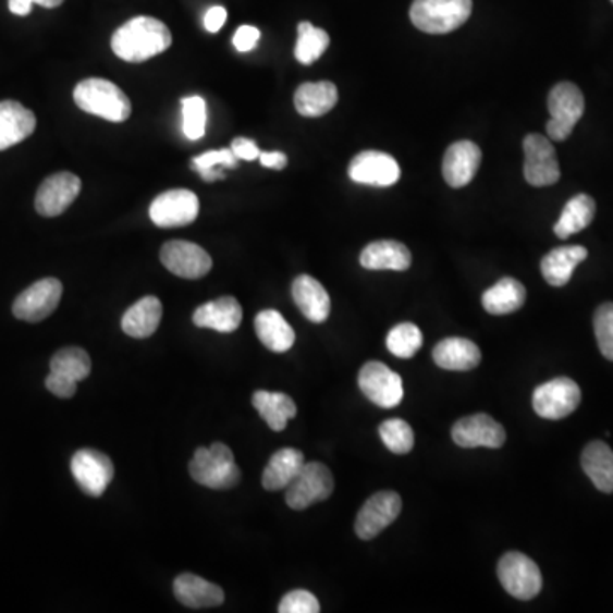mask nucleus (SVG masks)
<instances>
[{
	"label": "nucleus",
	"instance_id": "nucleus-36",
	"mask_svg": "<svg viewBox=\"0 0 613 613\" xmlns=\"http://www.w3.org/2000/svg\"><path fill=\"white\" fill-rule=\"evenodd\" d=\"M90 368H93L90 356L83 348H77V346L60 350L50 361V370L53 373L69 377V379L75 380L77 383L83 382V380L89 377Z\"/></svg>",
	"mask_w": 613,
	"mask_h": 613
},
{
	"label": "nucleus",
	"instance_id": "nucleus-19",
	"mask_svg": "<svg viewBox=\"0 0 613 613\" xmlns=\"http://www.w3.org/2000/svg\"><path fill=\"white\" fill-rule=\"evenodd\" d=\"M482 154L474 142L458 140L450 145L443 157V177L452 188H464L476 176Z\"/></svg>",
	"mask_w": 613,
	"mask_h": 613
},
{
	"label": "nucleus",
	"instance_id": "nucleus-32",
	"mask_svg": "<svg viewBox=\"0 0 613 613\" xmlns=\"http://www.w3.org/2000/svg\"><path fill=\"white\" fill-rule=\"evenodd\" d=\"M527 298V290L515 278H501L496 285L486 290L482 307L491 316H506L522 309Z\"/></svg>",
	"mask_w": 613,
	"mask_h": 613
},
{
	"label": "nucleus",
	"instance_id": "nucleus-50",
	"mask_svg": "<svg viewBox=\"0 0 613 613\" xmlns=\"http://www.w3.org/2000/svg\"><path fill=\"white\" fill-rule=\"evenodd\" d=\"M612 4H613V0H612Z\"/></svg>",
	"mask_w": 613,
	"mask_h": 613
},
{
	"label": "nucleus",
	"instance_id": "nucleus-45",
	"mask_svg": "<svg viewBox=\"0 0 613 613\" xmlns=\"http://www.w3.org/2000/svg\"><path fill=\"white\" fill-rule=\"evenodd\" d=\"M231 149L234 156L237 159H243V161H256V159H259V154H261L255 142L243 137L235 138L232 142Z\"/></svg>",
	"mask_w": 613,
	"mask_h": 613
},
{
	"label": "nucleus",
	"instance_id": "nucleus-33",
	"mask_svg": "<svg viewBox=\"0 0 613 613\" xmlns=\"http://www.w3.org/2000/svg\"><path fill=\"white\" fill-rule=\"evenodd\" d=\"M583 470L598 491L613 492V450L606 443L591 442L581 455Z\"/></svg>",
	"mask_w": 613,
	"mask_h": 613
},
{
	"label": "nucleus",
	"instance_id": "nucleus-40",
	"mask_svg": "<svg viewBox=\"0 0 613 613\" xmlns=\"http://www.w3.org/2000/svg\"><path fill=\"white\" fill-rule=\"evenodd\" d=\"M183 105V130L189 140H199L205 137L207 126V102L199 96L184 98Z\"/></svg>",
	"mask_w": 613,
	"mask_h": 613
},
{
	"label": "nucleus",
	"instance_id": "nucleus-13",
	"mask_svg": "<svg viewBox=\"0 0 613 613\" xmlns=\"http://www.w3.org/2000/svg\"><path fill=\"white\" fill-rule=\"evenodd\" d=\"M403 510V500L394 491L376 492L365 501L356 516L355 531L361 540L376 539L389 525L394 524Z\"/></svg>",
	"mask_w": 613,
	"mask_h": 613
},
{
	"label": "nucleus",
	"instance_id": "nucleus-16",
	"mask_svg": "<svg viewBox=\"0 0 613 613\" xmlns=\"http://www.w3.org/2000/svg\"><path fill=\"white\" fill-rule=\"evenodd\" d=\"M83 189V181L72 172H57L47 177L36 192L35 208L41 217L62 216Z\"/></svg>",
	"mask_w": 613,
	"mask_h": 613
},
{
	"label": "nucleus",
	"instance_id": "nucleus-41",
	"mask_svg": "<svg viewBox=\"0 0 613 613\" xmlns=\"http://www.w3.org/2000/svg\"><path fill=\"white\" fill-rule=\"evenodd\" d=\"M598 348L606 359L613 361V304L600 305L593 319Z\"/></svg>",
	"mask_w": 613,
	"mask_h": 613
},
{
	"label": "nucleus",
	"instance_id": "nucleus-18",
	"mask_svg": "<svg viewBox=\"0 0 613 613\" xmlns=\"http://www.w3.org/2000/svg\"><path fill=\"white\" fill-rule=\"evenodd\" d=\"M453 442L462 449H501L506 442V431L488 415H474L458 419L452 428Z\"/></svg>",
	"mask_w": 613,
	"mask_h": 613
},
{
	"label": "nucleus",
	"instance_id": "nucleus-31",
	"mask_svg": "<svg viewBox=\"0 0 613 613\" xmlns=\"http://www.w3.org/2000/svg\"><path fill=\"white\" fill-rule=\"evenodd\" d=\"M253 406L273 431H283L290 419L297 416V404L283 392L258 391L253 395Z\"/></svg>",
	"mask_w": 613,
	"mask_h": 613
},
{
	"label": "nucleus",
	"instance_id": "nucleus-30",
	"mask_svg": "<svg viewBox=\"0 0 613 613\" xmlns=\"http://www.w3.org/2000/svg\"><path fill=\"white\" fill-rule=\"evenodd\" d=\"M295 110L307 118L324 117L336 106L338 87L328 81L305 83L295 90Z\"/></svg>",
	"mask_w": 613,
	"mask_h": 613
},
{
	"label": "nucleus",
	"instance_id": "nucleus-29",
	"mask_svg": "<svg viewBox=\"0 0 613 613\" xmlns=\"http://www.w3.org/2000/svg\"><path fill=\"white\" fill-rule=\"evenodd\" d=\"M255 328L259 341L270 352L285 353L295 344V331L278 310H261L256 316Z\"/></svg>",
	"mask_w": 613,
	"mask_h": 613
},
{
	"label": "nucleus",
	"instance_id": "nucleus-48",
	"mask_svg": "<svg viewBox=\"0 0 613 613\" xmlns=\"http://www.w3.org/2000/svg\"><path fill=\"white\" fill-rule=\"evenodd\" d=\"M33 4V0H9V11L16 16H28Z\"/></svg>",
	"mask_w": 613,
	"mask_h": 613
},
{
	"label": "nucleus",
	"instance_id": "nucleus-44",
	"mask_svg": "<svg viewBox=\"0 0 613 613\" xmlns=\"http://www.w3.org/2000/svg\"><path fill=\"white\" fill-rule=\"evenodd\" d=\"M259 38H261V32L255 28V26H247V24L246 26H241L234 35L235 50L241 51V53L250 51L256 47Z\"/></svg>",
	"mask_w": 613,
	"mask_h": 613
},
{
	"label": "nucleus",
	"instance_id": "nucleus-21",
	"mask_svg": "<svg viewBox=\"0 0 613 613\" xmlns=\"http://www.w3.org/2000/svg\"><path fill=\"white\" fill-rule=\"evenodd\" d=\"M36 130V117L21 102H0V152L26 140Z\"/></svg>",
	"mask_w": 613,
	"mask_h": 613
},
{
	"label": "nucleus",
	"instance_id": "nucleus-14",
	"mask_svg": "<svg viewBox=\"0 0 613 613\" xmlns=\"http://www.w3.org/2000/svg\"><path fill=\"white\" fill-rule=\"evenodd\" d=\"M199 213V199L189 189L161 193L150 205V220L161 229L189 225Z\"/></svg>",
	"mask_w": 613,
	"mask_h": 613
},
{
	"label": "nucleus",
	"instance_id": "nucleus-46",
	"mask_svg": "<svg viewBox=\"0 0 613 613\" xmlns=\"http://www.w3.org/2000/svg\"><path fill=\"white\" fill-rule=\"evenodd\" d=\"M226 21V11L222 5H216V8H210L205 14V28L208 33H217L222 29L223 24Z\"/></svg>",
	"mask_w": 613,
	"mask_h": 613
},
{
	"label": "nucleus",
	"instance_id": "nucleus-1",
	"mask_svg": "<svg viewBox=\"0 0 613 613\" xmlns=\"http://www.w3.org/2000/svg\"><path fill=\"white\" fill-rule=\"evenodd\" d=\"M171 45L172 35L168 26L150 16L126 21L111 38L114 56L130 63H140L161 56Z\"/></svg>",
	"mask_w": 613,
	"mask_h": 613
},
{
	"label": "nucleus",
	"instance_id": "nucleus-28",
	"mask_svg": "<svg viewBox=\"0 0 613 613\" xmlns=\"http://www.w3.org/2000/svg\"><path fill=\"white\" fill-rule=\"evenodd\" d=\"M304 453L297 449H282L273 453L265 473H262V488L266 491L286 489L304 467Z\"/></svg>",
	"mask_w": 613,
	"mask_h": 613
},
{
	"label": "nucleus",
	"instance_id": "nucleus-39",
	"mask_svg": "<svg viewBox=\"0 0 613 613\" xmlns=\"http://www.w3.org/2000/svg\"><path fill=\"white\" fill-rule=\"evenodd\" d=\"M383 445L388 446L395 455H406L415 446L413 428L404 419H388L379 428Z\"/></svg>",
	"mask_w": 613,
	"mask_h": 613
},
{
	"label": "nucleus",
	"instance_id": "nucleus-3",
	"mask_svg": "<svg viewBox=\"0 0 613 613\" xmlns=\"http://www.w3.org/2000/svg\"><path fill=\"white\" fill-rule=\"evenodd\" d=\"M189 474L205 488L225 491L235 488L243 479V473L235 464L234 453L225 443H211L208 449L196 450L189 462Z\"/></svg>",
	"mask_w": 613,
	"mask_h": 613
},
{
	"label": "nucleus",
	"instance_id": "nucleus-27",
	"mask_svg": "<svg viewBox=\"0 0 613 613\" xmlns=\"http://www.w3.org/2000/svg\"><path fill=\"white\" fill-rule=\"evenodd\" d=\"M588 258V250L583 246L555 247L543 256L540 262V270L545 282L552 286H564L569 283L571 277L575 273L578 265Z\"/></svg>",
	"mask_w": 613,
	"mask_h": 613
},
{
	"label": "nucleus",
	"instance_id": "nucleus-23",
	"mask_svg": "<svg viewBox=\"0 0 613 613\" xmlns=\"http://www.w3.org/2000/svg\"><path fill=\"white\" fill-rule=\"evenodd\" d=\"M172 588H174L177 602L189 609H211V606L222 605L225 600V593L220 586L192 575V573L177 576Z\"/></svg>",
	"mask_w": 613,
	"mask_h": 613
},
{
	"label": "nucleus",
	"instance_id": "nucleus-11",
	"mask_svg": "<svg viewBox=\"0 0 613 613\" xmlns=\"http://www.w3.org/2000/svg\"><path fill=\"white\" fill-rule=\"evenodd\" d=\"M63 285L57 278H44L17 295L12 314L26 322H41L56 312L62 298Z\"/></svg>",
	"mask_w": 613,
	"mask_h": 613
},
{
	"label": "nucleus",
	"instance_id": "nucleus-37",
	"mask_svg": "<svg viewBox=\"0 0 613 613\" xmlns=\"http://www.w3.org/2000/svg\"><path fill=\"white\" fill-rule=\"evenodd\" d=\"M385 344H388L389 352H391L395 358H413L422 346L421 329L416 324H410V322L397 324L389 332Z\"/></svg>",
	"mask_w": 613,
	"mask_h": 613
},
{
	"label": "nucleus",
	"instance_id": "nucleus-12",
	"mask_svg": "<svg viewBox=\"0 0 613 613\" xmlns=\"http://www.w3.org/2000/svg\"><path fill=\"white\" fill-rule=\"evenodd\" d=\"M525 180L536 188L552 186L561 180V169H559L555 149L549 138L530 133L524 140Z\"/></svg>",
	"mask_w": 613,
	"mask_h": 613
},
{
	"label": "nucleus",
	"instance_id": "nucleus-35",
	"mask_svg": "<svg viewBox=\"0 0 613 613\" xmlns=\"http://www.w3.org/2000/svg\"><path fill=\"white\" fill-rule=\"evenodd\" d=\"M329 38L324 29L316 28L309 21L298 24V39L295 45V59L302 65H312L314 62L321 59L322 53L328 50Z\"/></svg>",
	"mask_w": 613,
	"mask_h": 613
},
{
	"label": "nucleus",
	"instance_id": "nucleus-43",
	"mask_svg": "<svg viewBox=\"0 0 613 613\" xmlns=\"http://www.w3.org/2000/svg\"><path fill=\"white\" fill-rule=\"evenodd\" d=\"M45 385L57 397L71 399L77 392V382L75 380L60 376V373H53V371H50V376L45 380Z\"/></svg>",
	"mask_w": 613,
	"mask_h": 613
},
{
	"label": "nucleus",
	"instance_id": "nucleus-17",
	"mask_svg": "<svg viewBox=\"0 0 613 613\" xmlns=\"http://www.w3.org/2000/svg\"><path fill=\"white\" fill-rule=\"evenodd\" d=\"M350 177L355 183L388 188L397 183L401 177V168L394 157L379 150H365L350 162Z\"/></svg>",
	"mask_w": 613,
	"mask_h": 613
},
{
	"label": "nucleus",
	"instance_id": "nucleus-47",
	"mask_svg": "<svg viewBox=\"0 0 613 613\" xmlns=\"http://www.w3.org/2000/svg\"><path fill=\"white\" fill-rule=\"evenodd\" d=\"M259 162H261L265 168L270 169H285L289 164V159H286L283 152H261L259 154Z\"/></svg>",
	"mask_w": 613,
	"mask_h": 613
},
{
	"label": "nucleus",
	"instance_id": "nucleus-26",
	"mask_svg": "<svg viewBox=\"0 0 613 613\" xmlns=\"http://www.w3.org/2000/svg\"><path fill=\"white\" fill-rule=\"evenodd\" d=\"M162 312L164 310H162L159 298L152 297V295L140 298L122 317L123 332L126 336L135 338V340L150 338L161 326Z\"/></svg>",
	"mask_w": 613,
	"mask_h": 613
},
{
	"label": "nucleus",
	"instance_id": "nucleus-22",
	"mask_svg": "<svg viewBox=\"0 0 613 613\" xmlns=\"http://www.w3.org/2000/svg\"><path fill=\"white\" fill-rule=\"evenodd\" d=\"M193 322L198 328L213 329L222 334L237 331L243 322V307L234 297H222L199 305L193 314Z\"/></svg>",
	"mask_w": 613,
	"mask_h": 613
},
{
	"label": "nucleus",
	"instance_id": "nucleus-8",
	"mask_svg": "<svg viewBox=\"0 0 613 613\" xmlns=\"http://www.w3.org/2000/svg\"><path fill=\"white\" fill-rule=\"evenodd\" d=\"M534 409L543 419H564L573 415L581 403V389L575 380L559 377L542 383L534 392Z\"/></svg>",
	"mask_w": 613,
	"mask_h": 613
},
{
	"label": "nucleus",
	"instance_id": "nucleus-20",
	"mask_svg": "<svg viewBox=\"0 0 613 613\" xmlns=\"http://www.w3.org/2000/svg\"><path fill=\"white\" fill-rule=\"evenodd\" d=\"M292 297L301 312L310 322L321 324V322L328 321L329 314H331V298H329L328 290L317 282L316 278L309 277V274H301L295 278L292 285Z\"/></svg>",
	"mask_w": 613,
	"mask_h": 613
},
{
	"label": "nucleus",
	"instance_id": "nucleus-5",
	"mask_svg": "<svg viewBox=\"0 0 613 613\" xmlns=\"http://www.w3.org/2000/svg\"><path fill=\"white\" fill-rule=\"evenodd\" d=\"M548 106L551 113V120L548 122L549 138L564 142L585 113L583 93L573 83H559L552 87Z\"/></svg>",
	"mask_w": 613,
	"mask_h": 613
},
{
	"label": "nucleus",
	"instance_id": "nucleus-2",
	"mask_svg": "<svg viewBox=\"0 0 613 613\" xmlns=\"http://www.w3.org/2000/svg\"><path fill=\"white\" fill-rule=\"evenodd\" d=\"M74 101L81 110L108 122L123 123L132 114V102L117 84L106 78H86L74 89Z\"/></svg>",
	"mask_w": 613,
	"mask_h": 613
},
{
	"label": "nucleus",
	"instance_id": "nucleus-6",
	"mask_svg": "<svg viewBox=\"0 0 613 613\" xmlns=\"http://www.w3.org/2000/svg\"><path fill=\"white\" fill-rule=\"evenodd\" d=\"M334 491V477L321 462L304 464L295 481L286 488L285 500L290 508H309L312 504L328 500Z\"/></svg>",
	"mask_w": 613,
	"mask_h": 613
},
{
	"label": "nucleus",
	"instance_id": "nucleus-15",
	"mask_svg": "<svg viewBox=\"0 0 613 613\" xmlns=\"http://www.w3.org/2000/svg\"><path fill=\"white\" fill-rule=\"evenodd\" d=\"M162 265L184 280H199L210 273V255L198 244L188 241H169L161 249Z\"/></svg>",
	"mask_w": 613,
	"mask_h": 613
},
{
	"label": "nucleus",
	"instance_id": "nucleus-24",
	"mask_svg": "<svg viewBox=\"0 0 613 613\" xmlns=\"http://www.w3.org/2000/svg\"><path fill=\"white\" fill-rule=\"evenodd\" d=\"M410 261L413 256L409 249L397 241H376L368 244L359 255V265L371 271H406L409 270Z\"/></svg>",
	"mask_w": 613,
	"mask_h": 613
},
{
	"label": "nucleus",
	"instance_id": "nucleus-38",
	"mask_svg": "<svg viewBox=\"0 0 613 613\" xmlns=\"http://www.w3.org/2000/svg\"><path fill=\"white\" fill-rule=\"evenodd\" d=\"M193 169L199 172L205 181L223 180V169H234L237 165V157L232 149L210 150L193 159Z\"/></svg>",
	"mask_w": 613,
	"mask_h": 613
},
{
	"label": "nucleus",
	"instance_id": "nucleus-10",
	"mask_svg": "<svg viewBox=\"0 0 613 613\" xmlns=\"http://www.w3.org/2000/svg\"><path fill=\"white\" fill-rule=\"evenodd\" d=\"M71 470L81 491L86 492L90 498L102 496L114 477L111 458L106 453L93 449L75 452Z\"/></svg>",
	"mask_w": 613,
	"mask_h": 613
},
{
	"label": "nucleus",
	"instance_id": "nucleus-42",
	"mask_svg": "<svg viewBox=\"0 0 613 613\" xmlns=\"http://www.w3.org/2000/svg\"><path fill=\"white\" fill-rule=\"evenodd\" d=\"M280 613H319L321 605L319 600L307 590H293L282 598V602L278 605Z\"/></svg>",
	"mask_w": 613,
	"mask_h": 613
},
{
	"label": "nucleus",
	"instance_id": "nucleus-9",
	"mask_svg": "<svg viewBox=\"0 0 613 613\" xmlns=\"http://www.w3.org/2000/svg\"><path fill=\"white\" fill-rule=\"evenodd\" d=\"M358 385L368 401L383 409H392L403 403V379L382 361L365 364L359 370Z\"/></svg>",
	"mask_w": 613,
	"mask_h": 613
},
{
	"label": "nucleus",
	"instance_id": "nucleus-7",
	"mask_svg": "<svg viewBox=\"0 0 613 613\" xmlns=\"http://www.w3.org/2000/svg\"><path fill=\"white\" fill-rule=\"evenodd\" d=\"M498 578L512 597L528 602L542 590V573L528 555L508 552L500 559Z\"/></svg>",
	"mask_w": 613,
	"mask_h": 613
},
{
	"label": "nucleus",
	"instance_id": "nucleus-49",
	"mask_svg": "<svg viewBox=\"0 0 613 613\" xmlns=\"http://www.w3.org/2000/svg\"><path fill=\"white\" fill-rule=\"evenodd\" d=\"M33 2H35V4L41 5V8L56 9L60 8V5L65 2V0H33Z\"/></svg>",
	"mask_w": 613,
	"mask_h": 613
},
{
	"label": "nucleus",
	"instance_id": "nucleus-25",
	"mask_svg": "<svg viewBox=\"0 0 613 613\" xmlns=\"http://www.w3.org/2000/svg\"><path fill=\"white\" fill-rule=\"evenodd\" d=\"M433 359L443 370L469 371L481 364V350L465 338H446L434 346Z\"/></svg>",
	"mask_w": 613,
	"mask_h": 613
},
{
	"label": "nucleus",
	"instance_id": "nucleus-4",
	"mask_svg": "<svg viewBox=\"0 0 613 613\" xmlns=\"http://www.w3.org/2000/svg\"><path fill=\"white\" fill-rule=\"evenodd\" d=\"M473 14V0H415L409 16L419 32L446 35L461 28Z\"/></svg>",
	"mask_w": 613,
	"mask_h": 613
},
{
	"label": "nucleus",
	"instance_id": "nucleus-34",
	"mask_svg": "<svg viewBox=\"0 0 613 613\" xmlns=\"http://www.w3.org/2000/svg\"><path fill=\"white\" fill-rule=\"evenodd\" d=\"M594 211L597 205L591 196L576 195L575 198H571L561 213V219L554 225L555 235L559 238H567L585 231L586 226L593 222Z\"/></svg>",
	"mask_w": 613,
	"mask_h": 613
}]
</instances>
